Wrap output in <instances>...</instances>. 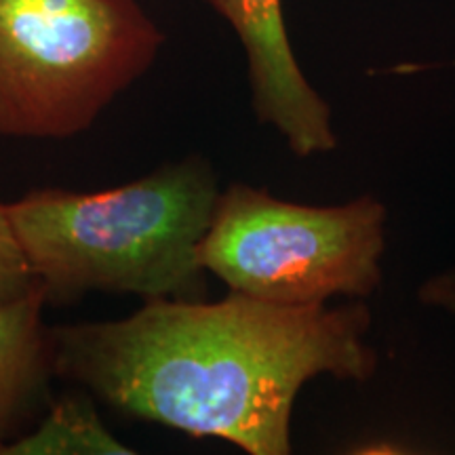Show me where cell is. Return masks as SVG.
Here are the masks:
<instances>
[{
  "label": "cell",
  "instance_id": "6da1fadb",
  "mask_svg": "<svg viewBox=\"0 0 455 455\" xmlns=\"http://www.w3.org/2000/svg\"><path fill=\"white\" fill-rule=\"evenodd\" d=\"M363 299L338 308L152 299L121 321L49 327L55 378L129 418L221 439L249 455L291 453L293 405L321 375L378 371Z\"/></svg>",
  "mask_w": 455,
  "mask_h": 455
},
{
  "label": "cell",
  "instance_id": "7a4b0ae2",
  "mask_svg": "<svg viewBox=\"0 0 455 455\" xmlns=\"http://www.w3.org/2000/svg\"><path fill=\"white\" fill-rule=\"evenodd\" d=\"M220 192L213 164L190 155L110 190L26 192L7 203V215L47 306L91 291L207 299L198 244Z\"/></svg>",
  "mask_w": 455,
  "mask_h": 455
},
{
  "label": "cell",
  "instance_id": "3957f363",
  "mask_svg": "<svg viewBox=\"0 0 455 455\" xmlns=\"http://www.w3.org/2000/svg\"><path fill=\"white\" fill-rule=\"evenodd\" d=\"M163 44L140 0H0V138L84 133Z\"/></svg>",
  "mask_w": 455,
  "mask_h": 455
},
{
  "label": "cell",
  "instance_id": "277c9868",
  "mask_svg": "<svg viewBox=\"0 0 455 455\" xmlns=\"http://www.w3.org/2000/svg\"><path fill=\"white\" fill-rule=\"evenodd\" d=\"M386 220L384 203L371 195L316 207L232 181L220 192L198 259L228 291L268 304L365 299L384 281Z\"/></svg>",
  "mask_w": 455,
  "mask_h": 455
},
{
  "label": "cell",
  "instance_id": "5b68a950",
  "mask_svg": "<svg viewBox=\"0 0 455 455\" xmlns=\"http://www.w3.org/2000/svg\"><path fill=\"white\" fill-rule=\"evenodd\" d=\"M236 32L247 57L251 110L295 156L338 148L331 108L312 87L291 47L283 0H207Z\"/></svg>",
  "mask_w": 455,
  "mask_h": 455
},
{
  "label": "cell",
  "instance_id": "8992f818",
  "mask_svg": "<svg viewBox=\"0 0 455 455\" xmlns=\"http://www.w3.org/2000/svg\"><path fill=\"white\" fill-rule=\"evenodd\" d=\"M41 287L0 304V455L47 411L53 350Z\"/></svg>",
  "mask_w": 455,
  "mask_h": 455
},
{
  "label": "cell",
  "instance_id": "52a82bcc",
  "mask_svg": "<svg viewBox=\"0 0 455 455\" xmlns=\"http://www.w3.org/2000/svg\"><path fill=\"white\" fill-rule=\"evenodd\" d=\"M3 453H133L114 439L95 413L89 392L51 398L34 430L11 443Z\"/></svg>",
  "mask_w": 455,
  "mask_h": 455
},
{
  "label": "cell",
  "instance_id": "ba28073f",
  "mask_svg": "<svg viewBox=\"0 0 455 455\" xmlns=\"http://www.w3.org/2000/svg\"><path fill=\"white\" fill-rule=\"evenodd\" d=\"M38 289L11 232L7 203L0 201V304Z\"/></svg>",
  "mask_w": 455,
  "mask_h": 455
},
{
  "label": "cell",
  "instance_id": "9c48e42d",
  "mask_svg": "<svg viewBox=\"0 0 455 455\" xmlns=\"http://www.w3.org/2000/svg\"><path fill=\"white\" fill-rule=\"evenodd\" d=\"M418 299L426 308L455 318V266L426 278L418 287Z\"/></svg>",
  "mask_w": 455,
  "mask_h": 455
},
{
  "label": "cell",
  "instance_id": "30bf717a",
  "mask_svg": "<svg viewBox=\"0 0 455 455\" xmlns=\"http://www.w3.org/2000/svg\"><path fill=\"white\" fill-rule=\"evenodd\" d=\"M451 66H455V61H453V64H451Z\"/></svg>",
  "mask_w": 455,
  "mask_h": 455
}]
</instances>
